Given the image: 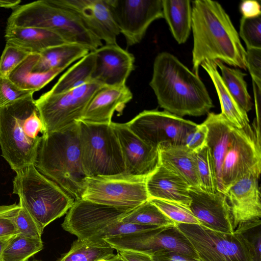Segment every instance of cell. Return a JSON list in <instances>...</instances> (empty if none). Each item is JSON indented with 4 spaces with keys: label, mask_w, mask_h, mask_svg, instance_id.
Here are the masks:
<instances>
[{
    "label": "cell",
    "mask_w": 261,
    "mask_h": 261,
    "mask_svg": "<svg viewBox=\"0 0 261 261\" xmlns=\"http://www.w3.org/2000/svg\"><path fill=\"white\" fill-rule=\"evenodd\" d=\"M191 3L193 72L199 75V67L205 61H220L246 70V49L221 5L211 0Z\"/></svg>",
    "instance_id": "1"
},
{
    "label": "cell",
    "mask_w": 261,
    "mask_h": 261,
    "mask_svg": "<svg viewBox=\"0 0 261 261\" xmlns=\"http://www.w3.org/2000/svg\"><path fill=\"white\" fill-rule=\"evenodd\" d=\"M149 85L160 107L180 117L201 116L214 107L199 76L169 53L156 56Z\"/></svg>",
    "instance_id": "2"
},
{
    "label": "cell",
    "mask_w": 261,
    "mask_h": 261,
    "mask_svg": "<svg viewBox=\"0 0 261 261\" xmlns=\"http://www.w3.org/2000/svg\"><path fill=\"white\" fill-rule=\"evenodd\" d=\"M45 133L33 94L0 107L2 155L15 172L34 164Z\"/></svg>",
    "instance_id": "3"
},
{
    "label": "cell",
    "mask_w": 261,
    "mask_h": 261,
    "mask_svg": "<svg viewBox=\"0 0 261 261\" xmlns=\"http://www.w3.org/2000/svg\"><path fill=\"white\" fill-rule=\"evenodd\" d=\"M34 165L74 200L81 199L87 176L81 160L78 122L43 135Z\"/></svg>",
    "instance_id": "4"
},
{
    "label": "cell",
    "mask_w": 261,
    "mask_h": 261,
    "mask_svg": "<svg viewBox=\"0 0 261 261\" xmlns=\"http://www.w3.org/2000/svg\"><path fill=\"white\" fill-rule=\"evenodd\" d=\"M13 193L19 198L23 207L41 232L51 222L67 213L74 200L59 186L41 173L34 165L16 172Z\"/></svg>",
    "instance_id": "5"
},
{
    "label": "cell",
    "mask_w": 261,
    "mask_h": 261,
    "mask_svg": "<svg viewBox=\"0 0 261 261\" xmlns=\"http://www.w3.org/2000/svg\"><path fill=\"white\" fill-rule=\"evenodd\" d=\"M7 26L33 27L52 31L67 43L85 46L90 51L102 45L81 19L69 10L41 0L18 6L9 17Z\"/></svg>",
    "instance_id": "6"
},
{
    "label": "cell",
    "mask_w": 261,
    "mask_h": 261,
    "mask_svg": "<svg viewBox=\"0 0 261 261\" xmlns=\"http://www.w3.org/2000/svg\"><path fill=\"white\" fill-rule=\"evenodd\" d=\"M77 122L81 160L86 176L125 173L121 147L111 123Z\"/></svg>",
    "instance_id": "7"
},
{
    "label": "cell",
    "mask_w": 261,
    "mask_h": 261,
    "mask_svg": "<svg viewBox=\"0 0 261 261\" xmlns=\"http://www.w3.org/2000/svg\"><path fill=\"white\" fill-rule=\"evenodd\" d=\"M201 261H254L253 246L245 233H227L194 224H175Z\"/></svg>",
    "instance_id": "8"
},
{
    "label": "cell",
    "mask_w": 261,
    "mask_h": 261,
    "mask_svg": "<svg viewBox=\"0 0 261 261\" xmlns=\"http://www.w3.org/2000/svg\"><path fill=\"white\" fill-rule=\"evenodd\" d=\"M148 176L126 173L87 177L82 199L114 207L134 209L149 199Z\"/></svg>",
    "instance_id": "9"
},
{
    "label": "cell",
    "mask_w": 261,
    "mask_h": 261,
    "mask_svg": "<svg viewBox=\"0 0 261 261\" xmlns=\"http://www.w3.org/2000/svg\"><path fill=\"white\" fill-rule=\"evenodd\" d=\"M103 87L91 81L63 93L46 92L35 100L45 134L62 130L80 120L93 97Z\"/></svg>",
    "instance_id": "10"
},
{
    "label": "cell",
    "mask_w": 261,
    "mask_h": 261,
    "mask_svg": "<svg viewBox=\"0 0 261 261\" xmlns=\"http://www.w3.org/2000/svg\"><path fill=\"white\" fill-rule=\"evenodd\" d=\"M133 209L114 207L83 199L74 200L62 224L64 230L80 240L102 239L111 225Z\"/></svg>",
    "instance_id": "11"
},
{
    "label": "cell",
    "mask_w": 261,
    "mask_h": 261,
    "mask_svg": "<svg viewBox=\"0 0 261 261\" xmlns=\"http://www.w3.org/2000/svg\"><path fill=\"white\" fill-rule=\"evenodd\" d=\"M260 171V141L249 124L241 129L235 127L222 168L224 194L230 186L246 175L259 177Z\"/></svg>",
    "instance_id": "12"
},
{
    "label": "cell",
    "mask_w": 261,
    "mask_h": 261,
    "mask_svg": "<svg viewBox=\"0 0 261 261\" xmlns=\"http://www.w3.org/2000/svg\"><path fill=\"white\" fill-rule=\"evenodd\" d=\"M126 124L142 141L156 148L164 142L184 145L187 135L198 125L168 112L156 110H144Z\"/></svg>",
    "instance_id": "13"
},
{
    "label": "cell",
    "mask_w": 261,
    "mask_h": 261,
    "mask_svg": "<svg viewBox=\"0 0 261 261\" xmlns=\"http://www.w3.org/2000/svg\"><path fill=\"white\" fill-rule=\"evenodd\" d=\"M103 240L117 251L132 250L151 255L159 251H170L198 258L189 240L175 225Z\"/></svg>",
    "instance_id": "14"
},
{
    "label": "cell",
    "mask_w": 261,
    "mask_h": 261,
    "mask_svg": "<svg viewBox=\"0 0 261 261\" xmlns=\"http://www.w3.org/2000/svg\"><path fill=\"white\" fill-rule=\"evenodd\" d=\"M127 46L139 43L152 22L163 18L162 0H107Z\"/></svg>",
    "instance_id": "15"
},
{
    "label": "cell",
    "mask_w": 261,
    "mask_h": 261,
    "mask_svg": "<svg viewBox=\"0 0 261 261\" xmlns=\"http://www.w3.org/2000/svg\"><path fill=\"white\" fill-rule=\"evenodd\" d=\"M258 178L249 174L230 186L224 194L230 207L234 233H245L261 223Z\"/></svg>",
    "instance_id": "16"
},
{
    "label": "cell",
    "mask_w": 261,
    "mask_h": 261,
    "mask_svg": "<svg viewBox=\"0 0 261 261\" xmlns=\"http://www.w3.org/2000/svg\"><path fill=\"white\" fill-rule=\"evenodd\" d=\"M50 1L76 15L85 27L106 44H117L120 32L107 0Z\"/></svg>",
    "instance_id": "17"
},
{
    "label": "cell",
    "mask_w": 261,
    "mask_h": 261,
    "mask_svg": "<svg viewBox=\"0 0 261 261\" xmlns=\"http://www.w3.org/2000/svg\"><path fill=\"white\" fill-rule=\"evenodd\" d=\"M94 51L95 62L91 81L106 87L125 85L134 69V55L117 44L102 45Z\"/></svg>",
    "instance_id": "18"
},
{
    "label": "cell",
    "mask_w": 261,
    "mask_h": 261,
    "mask_svg": "<svg viewBox=\"0 0 261 261\" xmlns=\"http://www.w3.org/2000/svg\"><path fill=\"white\" fill-rule=\"evenodd\" d=\"M118 138L125 167V173L148 176L159 166L158 149L142 141L125 123L112 122Z\"/></svg>",
    "instance_id": "19"
},
{
    "label": "cell",
    "mask_w": 261,
    "mask_h": 261,
    "mask_svg": "<svg viewBox=\"0 0 261 261\" xmlns=\"http://www.w3.org/2000/svg\"><path fill=\"white\" fill-rule=\"evenodd\" d=\"M189 208L201 225L211 230L234 233L230 207L225 195L219 191L207 193L190 188Z\"/></svg>",
    "instance_id": "20"
},
{
    "label": "cell",
    "mask_w": 261,
    "mask_h": 261,
    "mask_svg": "<svg viewBox=\"0 0 261 261\" xmlns=\"http://www.w3.org/2000/svg\"><path fill=\"white\" fill-rule=\"evenodd\" d=\"M125 85L101 88L93 97L80 121L94 124H110L115 111L120 115L133 98ZM80 121V120H79Z\"/></svg>",
    "instance_id": "21"
},
{
    "label": "cell",
    "mask_w": 261,
    "mask_h": 261,
    "mask_svg": "<svg viewBox=\"0 0 261 261\" xmlns=\"http://www.w3.org/2000/svg\"><path fill=\"white\" fill-rule=\"evenodd\" d=\"M207 128L206 146L213 166L217 191L224 194L222 168L235 128L221 114L208 113L203 122Z\"/></svg>",
    "instance_id": "22"
},
{
    "label": "cell",
    "mask_w": 261,
    "mask_h": 261,
    "mask_svg": "<svg viewBox=\"0 0 261 261\" xmlns=\"http://www.w3.org/2000/svg\"><path fill=\"white\" fill-rule=\"evenodd\" d=\"M159 165L182 178L190 188L201 190L196 152L185 145L162 143L157 147Z\"/></svg>",
    "instance_id": "23"
},
{
    "label": "cell",
    "mask_w": 261,
    "mask_h": 261,
    "mask_svg": "<svg viewBox=\"0 0 261 261\" xmlns=\"http://www.w3.org/2000/svg\"><path fill=\"white\" fill-rule=\"evenodd\" d=\"M146 186L149 199L177 202L189 207L190 186L178 175L160 165L148 176Z\"/></svg>",
    "instance_id": "24"
},
{
    "label": "cell",
    "mask_w": 261,
    "mask_h": 261,
    "mask_svg": "<svg viewBox=\"0 0 261 261\" xmlns=\"http://www.w3.org/2000/svg\"><path fill=\"white\" fill-rule=\"evenodd\" d=\"M5 37L6 43L30 54H39L49 47L67 43L52 31L33 27L7 26Z\"/></svg>",
    "instance_id": "25"
},
{
    "label": "cell",
    "mask_w": 261,
    "mask_h": 261,
    "mask_svg": "<svg viewBox=\"0 0 261 261\" xmlns=\"http://www.w3.org/2000/svg\"><path fill=\"white\" fill-rule=\"evenodd\" d=\"M201 66L210 76L217 93L221 114L235 127L241 129L249 124L247 113L230 94L223 81L215 62L205 61Z\"/></svg>",
    "instance_id": "26"
},
{
    "label": "cell",
    "mask_w": 261,
    "mask_h": 261,
    "mask_svg": "<svg viewBox=\"0 0 261 261\" xmlns=\"http://www.w3.org/2000/svg\"><path fill=\"white\" fill-rule=\"evenodd\" d=\"M89 51L85 46L74 43H65L53 46L39 54L33 70L44 72L57 68L65 69Z\"/></svg>",
    "instance_id": "27"
},
{
    "label": "cell",
    "mask_w": 261,
    "mask_h": 261,
    "mask_svg": "<svg viewBox=\"0 0 261 261\" xmlns=\"http://www.w3.org/2000/svg\"><path fill=\"white\" fill-rule=\"evenodd\" d=\"M163 18L179 44L188 39L192 24V5L189 0H162Z\"/></svg>",
    "instance_id": "28"
},
{
    "label": "cell",
    "mask_w": 261,
    "mask_h": 261,
    "mask_svg": "<svg viewBox=\"0 0 261 261\" xmlns=\"http://www.w3.org/2000/svg\"><path fill=\"white\" fill-rule=\"evenodd\" d=\"M39 54L29 55L9 75L8 78L20 89L33 92L40 90L65 70L57 68L44 72L33 70Z\"/></svg>",
    "instance_id": "29"
},
{
    "label": "cell",
    "mask_w": 261,
    "mask_h": 261,
    "mask_svg": "<svg viewBox=\"0 0 261 261\" xmlns=\"http://www.w3.org/2000/svg\"><path fill=\"white\" fill-rule=\"evenodd\" d=\"M95 62L94 50L90 51L84 57L68 69L57 82L47 92L49 94H59L65 92L91 81Z\"/></svg>",
    "instance_id": "30"
},
{
    "label": "cell",
    "mask_w": 261,
    "mask_h": 261,
    "mask_svg": "<svg viewBox=\"0 0 261 261\" xmlns=\"http://www.w3.org/2000/svg\"><path fill=\"white\" fill-rule=\"evenodd\" d=\"M114 249L105 240L74 241L68 252L57 261H97L107 260L115 254Z\"/></svg>",
    "instance_id": "31"
},
{
    "label": "cell",
    "mask_w": 261,
    "mask_h": 261,
    "mask_svg": "<svg viewBox=\"0 0 261 261\" xmlns=\"http://www.w3.org/2000/svg\"><path fill=\"white\" fill-rule=\"evenodd\" d=\"M215 62L221 70V78L230 94L246 113L250 111L252 103L244 80L247 74L239 69L230 68L220 61Z\"/></svg>",
    "instance_id": "32"
},
{
    "label": "cell",
    "mask_w": 261,
    "mask_h": 261,
    "mask_svg": "<svg viewBox=\"0 0 261 261\" xmlns=\"http://www.w3.org/2000/svg\"><path fill=\"white\" fill-rule=\"evenodd\" d=\"M42 239H34L17 234L12 237L1 257V261H27L42 250Z\"/></svg>",
    "instance_id": "33"
},
{
    "label": "cell",
    "mask_w": 261,
    "mask_h": 261,
    "mask_svg": "<svg viewBox=\"0 0 261 261\" xmlns=\"http://www.w3.org/2000/svg\"><path fill=\"white\" fill-rule=\"evenodd\" d=\"M120 221L157 226H172L175 224L149 200L134 208L122 218Z\"/></svg>",
    "instance_id": "34"
},
{
    "label": "cell",
    "mask_w": 261,
    "mask_h": 261,
    "mask_svg": "<svg viewBox=\"0 0 261 261\" xmlns=\"http://www.w3.org/2000/svg\"><path fill=\"white\" fill-rule=\"evenodd\" d=\"M196 154L201 190L210 194L215 193L218 191L208 148L205 145Z\"/></svg>",
    "instance_id": "35"
},
{
    "label": "cell",
    "mask_w": 261,
    "mask_h": 261,
    "mask_svg": "<svg viewBox=\"0 0 261 261\" xmlns=\"http://www.w3.org/2000/svg\"><path fill=\"white\" fill-rule=\"evenodd\" d=\"M149 200L175 223L201 225L188 206L177 202L163 200Z\"/></svg>",
    "instance_id": "36"
},
{
    "label": "cell",
    "mask_w": 261,
    "mask_h": 261,
    "mask_svg": "<svg viewBox=\"0 0 261 261\" xmlns=\"http://www.w3.org/2000/svg\"><path fill=\"white\" fill-rule=\"evenodd\" d=\"M239 35L244 41L247 49L261 48V16L242 17Z\"/></svg>",
    "instance_id": "37"
},
{
    "label": "cell",
    "mask_w": 261,
    "mask_h": 261,
    "mask_svg": "<svg viewBox=\"0 0 261 261\" xmlns=\"http://www.w3.org/2000/svg\"><path fill=\"white\" fill-rule=\"evenodd\" d=\"M29 55L16 46L6 43L0 59V76L8 77Z\"/></svg>",
    "instance_id": "38"
},
{
    "label": "cell",
    "mask_w": 261,
    "mask_h": 261,
    "mask_svg": "<svg viewBox=\"0 0 261 261\" xmlns=\"http://www.w3.org/2000/svg\"><path fill=\"white\" fill-rule=\"evenodd\" d=\"M34 93L20 89L8 77L0 76V107L27 97Z\"/></svg>",
    "instance_id": "39"
},
{
    "label": "cell",
    "mask_w": 261,
    "mask_h": 261,
    "mask_svg": "<svg viewBox=\"0 0 261 261\" xmlns=\"http://www.w3.org/2000/svg\"><path fill=\"white\" fill-rule=\"evenodd\" d=\"M20 206L15 219L18 234L28 238L41 239L43 232L26 210Z\"/></svg>",
    "instance_id": "40"
},
{
    "label": "cell",
    "mask_w": 261,
    "mask_h": 261,
    "mask_svg": "<svg viewBox=\"0 0 261 261\" xmlns=\"http://www.w3.org/2000/svg\"><path fill=\"white\" fill-rule=\"evenodd\" d=\"M20 207L19 203L0 205V237L18 234L15 219Z\"/></svg>",
    "instance_id": "41"
},
{
    "label": "cell",
    "mask_w": 261,
    "mask_h": 261,
    "mask_svg": "<svg viewBox=\"0 0 261 261\" xmlns=\"http://www.w3.org/2000/svg\"><path fill=\"white\" fill-rule=\"evenodd\" d=\"M207 128L203 123L191 130L186 136L184 145L197 152L206 145Z\"/></svg>",
    "instance_id": "42"
},
{
    "label": "cell",
    "mask_w": 261,
    "mask_h": 261,
    "mask_svg": "<svg viewBox=\"0 0 261 261\" xmlns=\"http://www.w3.org/2000/svg\"><path fill=\"white\" fill-rule=\"evenodd\" d=\"M246 51V67L257 86L261 88V48H249Z\"/></svg>",
    "instance_id": "43"
},
{
    "label": "cell",
    "mask_w": 261,
    "mask_h": 261,
    "mask_svg": "<svg viewBox=\"0 0 261 261\" xmlns=\"http://www.w3.org/2000/svg\"><path fill=\"white\" fill-rule=\"evenodd\" d=\"M153 261H201L199 258L188 257L170 251H159L152 255Z\"/></svg>",
    "instance_id": "44"
},
{
    "label": "cell",
    "mask_w": 261,
    "mask_h": 261,
    "mask_svg": "<svg viewBox=\"0 0 261 261\" xmlns=\"http://www.w3.org/2000/svg\"><path fill=\"white\" fill-rule=\"evenodd\" d=\"M260 3L254 0H246L241 2L240 10L243 17L254 18L261 14Z\"/></svg>",
    "instance_id": "45"
},
{
    "label": "cell",
    "mask_w": 261,
    "mask_h": 261,
    "mask_svg": "<svg viewBox=\"0 0 261 261\" xmlns=\"http://www.w3.org/2000/svg\"><path fill=\"white\" fill-rule=\"evenodd\" d=\"M117 252L126 261H153L152 255L146 253L127 250Z\"/></svg>",
    "instance_id": "46"
},
{
    "label": "cell",
    "mask_w": 261,
    "mask_h": 261,
    "mask_svg": "<svg viewBox=\"0 0 261 261\" xmlns=\"http://www.w3.org/2000/svg\"><path fill=\"white\" fill-rule=\"evenodd\" d=\"M252 85L256 114V119L255 120V124H254L255 125L254 128L255 133L257 134H260L261 88L258 87L253 82H252Z\"/></svg>",
    "instance_id": "47"
},
{
    "label": "cell",
    "mask_w": 261,
    "mask_h": 261,
    "mask_svg": "<svg viewBox=\"0 0 261 261\" xmlns=\"http://www.w3.org/2000/svg\"><path fill=\"white\" fill-rule=\"evenodd\" d=\"M253 248L254 261H261V234L259 231L254 234L251 239H249Z\"/></svg>",
    "instance_id": "48"
},
{
    "label": "cell",
    "mask_w": 261,
    "mask_h": 261,
    "mask_svg": "<svg viewBox=\"0 0 261 261\" xmlns=\"http://www.w3.org/2000/svg\"><path fill=\"white\" fill-rule=\"evenodd\" d=\"M21 3L20 1L0 0V7L5 8H16Z\"/></svg>",
    "instance_id": "49"
},
{
    "label": "cell",
    "mask_w": 261,
    "mask_h": 261,
    "mask_svg": "<svg viewBox=\"0 0 261 261\" xmlns=\"http://www.w3.org/2000/svg\"><path fill=\"white\" fill-rule=\"evenodd\" d=\"M13 236L0 237V259L4 249Z\"/></svg>",
    "instance_id": "50"
},
{
    "label": "cell",
    "mask_w": 261,
    "mask_h": 261,
    "mask_svg": "<svg viewBox=\"0 0 261 261\" xmlns=\"http://www.w3.org/2000/svg\"><path fill=\"white\" fill-rule=\"evenodd\" d=\"M106 261H126L118 252L112 257L107 259Z\"/></svg>",
    "instance_id": "51"
},
{
    "label": "cell",
    "mask_w": 261,
    "mask_h": 261,
    "mask_svg": "<svg viewBox=\"0 0 261 261\" xmlns=\"http://www.w3.org/2000/svg\"><path fill=\"white\" fill-rule=\"evenodd\" d=\"M106 260H105V259H101V260H97V261H106Z\"/></svg>",
    "instance_id": "52"
},
{
    "label": "cell",
    "mask_w": 261,
    "mask_h": 261,
    "mask_svg": "<svg viewBox=\"0 0 261 261\" xmlns=\"http://www.w3.org/2000/svg\"><path fill=\"white\" fill-rule=\"evenodd\" d=\"M34 261H38V260H34Z\"/></svg>",
    "instance_id": "53"
},
{
    "label": "cell",
    "mask_w": 261,
    "mask_h": 261,
    "mask_svg": "<svg viewBox=\"0 0 261 261\" xmlns=\"http://www.w3.org/2000/svg\"><path fill=\"white\" fill-rule=\"evenodd\" d=\"M0 261H1V260H0Z\"/></svg>",
    "instance_id": "54"
}]
</instances>
